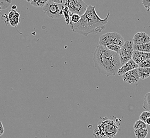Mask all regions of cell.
I'll return each instance as SVG.
<instances>
[{
    "label": "cell",
    "instance_id": "1",
    "mask_svg": "<svg viewBox=\"0 0 150 138\" xmlns=\"http://www.w3.org/2000/svg\"><path fill=\"white\" fill-rule=\"evenodd\" d=\"M110 12L107 17L101 19L95 11V6L90 5L86 11L81 16L80 21L77 23H70V28L72 32L87 36L88 34H97L102 32L108 21Z\"/></svg>",
    "mask_w": 150,
    "mask_h": 138
},
{
    "label": "cell",
    "instance_id": "2",
    "mask_svg": "<svg viewBox=\"0 0 150 138\" xmlns=\"http://www.w3.org/2000/svg\"><path fill=\"white\" fill-rule=\"evenodd\" d=\"M95 67L98 72L107 77L117 74L121 64L118 53L99 45L93 53Z\"/></svg>",
    "mask_w": 150,
    "mask_h": 138
},
{
    "label": "cell",
    "instance_id": "3",
    "mask_svg": "<svg viewBox=\"0 0 150 138\" xmlns=\"http://www.w3.org/2000/svg\"><path fill=\"white\" fill-rule=\"evenodd\" d=\"M119 129L118 125L114 121L106 118L96 127L93 135L95 138H112L118 132Z\"/></svg>",
    "mask_w": 150,
    "mask_h": 138
},
{
    "label": "cell",
    "instance_id": "4",
    "mask_svg": "<svg viewBox=\"0 0 150 138\" xmlns=\"http://www.w3.org/2000/svg\"><path fill=\"white\" fill-rule=\"evenodd\" d=\"M64 4H58L53 2L52 0L47 1L43 9L45 15L51 19H60L63 16L62 10Z\"/></svg>",
    "mask_w": 150,
    "mask_h": 138
},
{
    "label": "cell",
    "instance_id": "5",
    "mask_svg": "<svg viewBox=\"0 0 150 138\" xmlns=\"http://www.w3.org/2000/svg\"><path fill=\"white\" fill-rule=\"evenodd\" d=\"M124 43V38L117 32H107L102 34L100 36L99 40V45L105 47L111 44H116L122 47Z\"/></svg>",
    "mask_w": 150,
    "mask_h": 138
},
{
    "label": "cell",
    "instance_id": "6",
    "mask_svg": "<svg viewBox=\"0 0 150 138\" xmlns=\"http://www.w3.org/2000/svg\"><path fill=\"white\" fill-rule=\"evenodd\" d=\"M67 6L72 15L76 14L82 16L86 11L88 6L82 0H67L64 2Z\"/></svg>",
    "mask_w": 150,
    "mask_h": 138
},
{
    "label": "cell",
    "instance_id": "7",
    "mask_svg": "<svg viewBox=\"0 0 150 138\" xmlns=\"http://www.w3.org/2000/svg\"><path fill=\"white\" fill-rule=\"evenodd\" d=\"M133 45L134 43L132 41H126L125 42L124 45L121 47L119 53L121 66L132 59L134 52Z\"/></svg>",
    "mask_w": 150,
    "mask_h": 138
},
{
    "label": "cell",
    "instance_id": "8",
    "mask_svg": "<svg viewBox=\"0 0 150 138\" xmlns=\"http://www.w3.org/2000/svg\"><path fill=\"white\" fill-rule=\"evenodd\" d=\"M125 82L129 84H136L139 82L140 78L139 77L137 69H134L121 76Z\"/></svg>",
    "mask_w": 150,
    "mask_h": 138
},
{
    "label": "cell",
    "instance_id": "9",
    "mask_svg": "<svg viewBox=\"0 0 150 138\" xmlns=\"http://www.w3.org/2000/svg\"><path fill=\"white\" fill-rule=\"evenodd\" d=\"M134 45H142L150 42V37L144 32H139L136 33L133 38Z\"/></svg>",
    "mask_w": 150,
    "mask_h": 138
},
{
    "label": "cell",
    "instance_id": "10",
    "mask_svg": "<svg viewBox=\"0 0 150 138\" xmlns=\"http://www.w3.org/2000/svg\"><path fill=\"white\" fill-rule=\"evenodd\" d=\"M139 68V65L135 63V62L132 59L131 60L128 61L124 65H122L121 68L119 69L118 71L117 75L119 76H122L126 73L127 72H129L134 69H137Z\"/></svg>",
    "mask_w": 150,
    "mask_h": 138
},
{
    "label": "cell",
    "instance_id": "11",
    "mask_svg": "<svg viewBox=\"0 0 150 138\" xmlns=\"http://www.w3.org/2000/svg\"><path fill=\"white\" fill-rule=\"evenodd\" d=\"M149 59H150V53L134 51L132 60L138 65L144 61Z\"/></svg>",
    "mask_w": 150,
    "mask_h": 138
},
{
    "label": "cell",
    "instance_id": "12",
    "mask_svg": "<svg viewBox=\"0 0 150 138\" xmlns=\"http://www.w3.org/2000/svg\"><path fill=\"white\" fill-rule=\"evenodd\" d=\"M19 13L16 10H11L9 12L8 18L9 23L12 27H17L19 23Z\"/></svg>",
    "mask_w": 150,
    "mask_h": 138
},
{
    "label": "cell",
    "instance_id": "13",
    "mask_svg": "<svg viewBox=\"0 0 150 138\" xmlns=\"http://www.w3.org/2000/svg\"><path fill=\"white\" fill-rule=\"evenodd\" d=\"M133 49L134 51L150 53V42L139 45H134Z\"/></svg>",
    "mask_w": 150,
    "mask_h": 138
},
{
    "label": "cell",
    "instance_id": "14",
    "mask_svg": "<svg viewBox=\"0 0 150 138\" xmlns=\"http://www.w3.org/2000/svg\"><path fill=\"white\" fill-rule=\"evenodd\" d=\"M137 70H138L139 77L142 80L146 79L150 77V68L145 69V68H138Z\"/></svg>",
    "mask_w": 150,
    "mask_h": 138
},
{
    "label": "cell",
    "instance_id": "15",
    "mask_svg": "<svg viewBox=\"0 0 150 138\" xmlns=\"http://www.w3.org/2000/svg\"><path fill=\"white\" fill-rule=\"evenodd\" d=\"M148 133L149 131L147 129L134 130V133L136 138H146Z\"/></svg>",
    "mask_w": 150,
    "mask_h": 138
},
{
    "label": "cell",
    "instance_id": "16",
    "mask_svg": "<svg viewBox=\"0 0 150 138\" xmlns=\"http://www.w3.org/2000/svg\"><path fill=\"white\" fill-rule=\"evenodd\" d=\"M62 13H63V16L65 18L67 25H69L70 22V18L72 15L70 12L69 9L66 6H64V8L62 10Z\"/></svg>",
    "mask_w": 150,
    "mask_h": 138
},
{
    "label": "cell",
    "instance_id": "17",
    "mask_svg": "<svg viewBox=\"0 0 150 138\" xmlns=\"http://www.w3.org/2000/svg\"><path fill=\"white\" fill-rule=\"evenodd\" d=\"M28 2L30 3L32 6H34L36 8H43L46 4L47 1L44 0H32L27 1Z\"/></svg>",
    "mask_w": 150,
    "mask_h": 138
},
{
    "label": "cell",
    "instance_id": "18",
    "mask_svg": "<svg viewBox=\"0 0 150 138\" xmlns=\"http://www.w3.org/2000/svg\"><path fill=\"white\" fill-rule=\"evenodd\" d=\"M143 108L147 111H150V92L147 93L144 96Z\"/></svg>",
    "mask_w": 150,
    "mask_h": 138
},
{
    "label": "cell",
    "instance_id": "19",
    "mask_svg": "<svg viewBox=\"0 0 150 138\" xmlns=\"http://www.w3.org/2000/svg\"><path fill=\"white\" fill-rule=\"evenodd\" d=\"M147 125L143 121L139 120L135 122L134 125V129L135 130L144 129H147Z\"/></svg>",
    "mask_w": 150,
    "mask_h": 138
},
{
    "label": "cell",
    "instance_id": "20",
    "mask_svg": "<svg viewBox=\"0 0 150 138\" xmlns=\"http://www.w3.org/2000/svg\"><path fill=\"white\" fill-rule=\"evenodd\" d=\"M106 47L108 49H109L113 52H115L119 54V53L120 52L121 47L118 45H116V44H111V45H109L107 46Z\"/></svg>",
    "mask_w": 150,
    "mask_h": 138
},
{
    "label": "cell",
    "instance_id": "21",
    "mask_svg": "<svg viewBox=\"0 0 150 138\" xmlns=\"http://www.w3.org/2000/svg\"><path fill=\"white\" fill-rule=\"evenodd\" d=\"M149 118H150V112L149 111H144L143 112L141 113V114L139 117V120L143 121L144 122H145L146 120H147Z\"/></svg>",
    "mask_w": 150,
    "mask_h": 138
},
{
    "label": "cell",
    "instance_id": "22",
    "mask_svg": "<svg viewBox=\"0 0 150 138\" xmlns=\"http://www.w3.org/2000/svg\"><path fill=\"white\" fill-rule=\"evenodd\" d=\"M11 1H0V8L1 10H4L9 7L11 3Z\"/></svg>",
    "mask_w": 150,
    "mask_h": 138
},
{
    "label": "cell",
    "instance_id": "23",
    "mask_svg": "<svg viewBox=\"0 0 150 138\" xmlns=\"http://www.w3.org/2000/svg\"><path fill=\"white\" fill-rule=\"evenodd\" d=\"M81 16L76 14H74L71 15L70 18V22L72 23H77L80 21Z\"/></svg>",
    "mask_w": 150,
    "mask_h": 138
},
{
    "label": "cell",
    "instance_id": "24",
    "mask_svg": "<svg viewBox=\"0 0 150 138\" xmlns=\"http://www.w3.org/2000/svg\"><path fill=\"white\" fill-rule=\"evenodd\" d=\"M139 68L149 69L150 68V59L145 60L139 65Z\"/></svg>",
    "mask_w": 150,
    "mask_h": 138
},
{
    "label": "cell",
    "instance_id": "25",
    "mask_svg": "<svg viewBox=\"0 0 150 138\" xmlns=\"http://www.w3.org/2000/svg\"><path fill=\"white\" fill-rule=\"evenodd\" d=\"M142 2L145 9H146L147 11H150V0H143Z\"/></svg>",
    "mask_w": 150,
    "mask_h": 138
},
{
    "label": "cell",
    "instance_id": "26",
    "mask_svg": "<svg viewBox=\"0 0 150 138\" xmlns=\"http://www.w3.org/2000/svg\"><path fill=\"white\" fill-rule=\"evenodd\" d=\"M4 132V128L3 127V124L2 122L0 121V136L2 135Z\"/></svg>",
    "mask_w": 150,
    "mask_h": 138
},
{
    "label": "cell",
    "instance_id": "27",
    "mask_svg": "<svg viewBox=\"0 0 150 138\" xmlns=\"http://www.w3.org/2000/svg\"><path fill=\"white\" fill-rule=\"evenodd\" d=\"M145 124H146L147 127H150V118H149L145 121Z\"/></svg>",
    "mask_w": 150,
    "mask_h": 138
},
{
    "label": "cell",
    "instance_id": "28",
    "mask_svg": "<svg viewBox=\"0 0 150 138\" xmlns=\"http://www.w3.org/2000/svg\"><path fill=\"white\" fill-rule=\"evenodd\" d=\"M16 9H17V6L14 5L12 6V10H16Z\"/></svg>",
    "mask_w": 150,
    "mask_h": 138
},
{
    "label": "cell",
    "instance_id": "29",
    "mask_svg": "<svg viewBox=\"0 0 150 138\" xmlns=\"http://www.w3.org/2000/svg\"><path fill=\"white\" fill-rule=\"evenodd\" d=\"M1 8H0V11H1Z\"/></svg>",
    "mask_w": 150,
    "mask_h": 138
},
{
    "label": "cell",
    "instance_id": "30",
    "mask_svg": "<svg viewBox=\"0 0 150 138\" xmlns=\"http://www.w3.org/2000/svg\"><path fill=\"white\" fill-rule=\"evenodd\" d=\"M0 138H1V137H0Z\"/></svg>",
    "mask_w": 150,
    "mask_h": 138
}]
</instances>
